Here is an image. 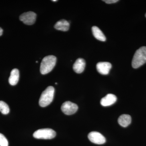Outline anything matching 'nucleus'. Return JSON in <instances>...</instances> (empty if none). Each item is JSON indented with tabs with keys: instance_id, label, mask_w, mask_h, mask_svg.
<instances>
[{
	"instance_id": "11",
	"label": "nucleus",
	"mask_w": 146,
	"mask_h": 146,
	"mask_svg": "<svg viewBox=\"0 0 146 146\" xmlns=\"http://www.w3.org/2000/svg\"><path fill=\"white\" fill-rule=\"evenodd\" d=\"M70 24L68 21L61 20L58 21L54 25V28L58 30L67 31L70 28Z\"/></svg>"
},
{
	"instance_id": "19",
	"label": "nucleus",
	"mask_w": 146,
	"mask_h": 146,
	"mask_svg": "<svg viewBox=\"0 0 146 146\" xmlns=\"http://www.w3.org/2000/svg\"><path fill=\"white\" fill-rule=\"evenodd\" d=\"M52 1H53V2L57 1H56V0H52Z\"/></svg>"
},
{
	"instance_id": "8",
	"label": "nucleus",
	"mask_w": 146,
	"mask_h": 146,
	"mask_svg": "<svg viewBox=\"0 0 146 146\" xmlns=\"http://www.w3.org/2000/svg\"><path fill=\"white\" fill-rule=\"evenodd\" d=\"M97 71L102 75H107L112 68V65L109 62H99L96 65Z\"/></svg>"
},
{
	"instance_id": "15",
	"label": "nucleus",
	"mask_w": 146,
	"mask_h": 146,
	"mask_svg": "<svg viewBox=\"0 0 146 146\" xmlns=\"http://www.w3.org/2000/svg\"><path fill=\"white\" fill-rule=\"evenodd\" d=\"M9 111L10 110L8 105L4 102L0 101V112L3 115H7Z\"/></svg>"
},
{
	"instance_id": "12",
	"label": "nucleus",
	"mask_w": 146,
	"mask_h": 146,
	"mask_svg": "<svg viewBox=\"0 0 146 146\" xmlns=\"http://www.w3.org/2000/svg\"><path fill=\"white\" fill-rule=\"evenodd\" d=\"M19 71L17 69H14L11 72L10 77L9 78V82L12 86H15L18 83L19 79Z\"/></svg>"
},
{
	"instance_id": "6",
	"label": "nucleus",
	"mask_w": 146,
	"mask_h": 146,
	"mask_svg": "<svg viewBox=\"0 0 146 146\" xmlns=\"http://www.w3.org/2000/svg\"><path fill=\"white\" fill-rule=\"evenodd\" d=\"M36 14L33 11H29L21 14L20 20L26 25H33L35 23L36 19Z\"/></svg>"
},
{
	"instance_id": "18",
	"label": "nucleus",
	"mask_w": 146,
	"mask_h": 146,
	"mask_svg": "<svg viewBox=\"0 0 146 146\" xmlns=\"http://www.w3.org/2000/svg\"><path fill=\"white\" fill-rule=\"evenodd\" d=\"M3 33V30L0 27V36H1L2 35Z\"/></svg>"
},
{
	"instance_id": "7",
	"label": "nucleus",
	"mask_w": 146,
	"mask_h": 146,
	"mask_svg": "<svg viewBox=\"0 0 146 146\" xmlns=\"http://www.w3.org/2000/svg\"><path fill=\"white\" fill-rule=\"evenodd\" d=\"M88 138L90 141L94 143L102 145L106 142V139L101 133L97 131H92L88 135Z\"/></svg>"
},
{
	"instance_id": "4",
	"label": "nucleus",
	"mask_w": 146,
	"mask_h": 146,
	"mask_svg": "<svg viewBox=\"0 0 146 146\" xmlns=\"http://www.w3.org/2000/svg\"><path fill=\"white\" fill-rule=\"evenodd\" d=\"M56 133L54 130L50 128L41 129L34 132L33 137L36 139H51L54 138Z\"/></svg>"
},
{
	"instance_id": "2",
	"label": "nucleus",
	"mask_w": 146,
	"mask_h": 146,
	"mask_svg": "<svg viewBox=\"0 0 146 146\" xmlns=\"http://www.w3.org/2000/svg\"><path fill=\"white\" fill-rule=\"evenodd\" d=\"M56 62V58L53 55L48 56L43 58L40 65V70L42 74H46L52 71Z\"/></svg>"
},
{
	"instance_id": "14",
	"label": "nucleus",
	"mask_w": 146,
	"mask_h": 146,
	"mask_svg": "<svg viewBox=\"0 0 146 146\" xmlns=\"http://www.w3.org/2000/svg\"><path fill=\"white\" fill-rule=\"evenodd\" d=\"M92 31L93 35L96 39L102 42H105L106 40V37L105 36L103 33L98 27H92Z\"/></svg>"
},
{
	"instance_id": "13",
	"label": "nucleus",
	"mask_w": 146,
	"mask_h": 146,
	"mask_svg": "<svg viewBox=\"0 0 146 146\" xmlns=\"http://www.w3.org/2000/svg\"><path fill=\"white\" fill-rule=\"evenodd\" d=\"M118 123L123 127H127L130 124L131 118L130 115H122L120 116L118 120Z\"/></svg>"
},
{
	"instance_id": "16",
	"label": "nucleus",
	"mask_w": 146,
	"mask_h": 146,
	"mask_svg": "<svg viewBox=\"0 0 146 146\" xmlns=\"http://www.w3.org/2000/svg\"><path fill=\"white\" fill-rule=\"evenodd\" d=\"M8 141L5 136L0 133V146H8Z\"/></svg>"
},
{
	"instance_id": "20",
	"label": "nucleus",
	"mask_w": 146,
	"mask_h": 146,
	"mask_svg": "<svg viewBox=\"0 0 146 146\" xmlns=\"http://www.w3.org/2000/svg\"><path fill=\"white\" fill-rule=\"evenodd\" d=\"M55 84H57V83H56H56H55Z\"/></svg>"
},
{
	"instance_id": "3",
	"label": "nucleus",
	"mask_w": 146,
	"mask_h": 146,
	"mask_svg": "<svg viewBox=\"0 0 146 146\" xmlns=\"http://www.w3.org/2000/svg\"><path fill=\"white\" fill-rule=\"evenodd\" d=\"M54 92L53 86H48L41 94L39 100V105L41 107H45L50 104L54 99Z\"/></svg>"
},
{
	"instance_id": "9",
	"label": "nucleus",
	"mask_w": 146,
	"mask_h": 146,
	"mask_svg": "<svg viewBox=\"0 0 146 146\" xmlns=\"http://www.w3.org/2000/svg\"><path fill=\"white\" fill-rule=\"evenodd\" d=\"M117 98L114 94H108L101 100L100 104L102 106H108L115 104Z\"/></svg>"
},
{
	"instance_id": "21",
	"label": "nucleus",
	"mask_w": 146,
	"mask_h": 146,
	"mask_svg": "<svg viewBox=\"0 0 146 146\" xmlns=\"http://www.w3.org/2000/svg\"><path fill=\"white\" fill-rule=\"evenodd\" d=\"M145 16H146V13L145 14Z\"/></svg>"
},
{
	"instance_id": "1",
	"label": "nucleus",
	"mask_w": 146,
	"mask_h": 146,
	"mask_svg": "<svg viewBox=\"0 0 146 146\" xmlns=\"http://www.w3.org/2000/svg\"><path fill=\"white\" fill-rule=\"evenodd\" d=\"M146 63V47L142 46L134 54L132 60V66L134 69H137Z\"/></svg>"
},
{
	"instance_id": "10",
	"label": "nucleus",
	"mask_w": 146,
	"mask_h": 146,
	"mask_svg": "<svg viewBox=\"0 0 146 146\" xmlns=\"http://www.w3.org/2000/svg\"><path fill=\"white\" fill-rule=\"evenodd\" d=\"M85 60L83 58H79L77 59L76 62L73 65V70L77 74H81L83 72L85 69Z\"/></svg>"
},
{
	"instance_id": "17",
	"label": "nucleus",
	"mask_w": 146,
	"mask_h": 146,
	"mask_svg": "<svg viewBox=\"0 0 146 146\" xmlns=\"http://www.w3.org/2000/svg\"><path fill=\"white\" fill-rule=\"evenodd\" d=\"M103 1L107 4H112L117 3L119 1L118 0H104V1Z\"/></svg>"
},
{
	"instance_id": "5",
	"label": "nucleus",
	"mask_w": 146,
	"mask_h": 146,
	"mask_svg": "<svg viewBox=\"0 0 146 146\" xmlns=\"http://www.w3.org/2000/svg\"><path fill=\"white\" fill-rule=\"evenodd\" d=\"M77 105L70 101L65 102L61 106L62 112L66 115H70L74 114L78 110Z\"/></svg>"
}]
</instances>
